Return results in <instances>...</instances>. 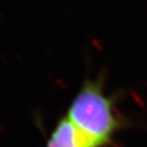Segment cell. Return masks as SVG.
Returning <instances> with one entry per match:
<instances>
[{"label":"cell","mask_w":147,"mask_h":147,"mask_svg":"<svg viewBox=\"0 0 147 147\" xmlns=\"http://www.w3.org/2000/svg\"><path fill=\"white\" fill-rule=\"evenodd\" d=\"M114 104L103 93L101 79H87L69 108L68 119L98 147H105L122 125Z\"/></svg>","instance_id":"1"},{"label":"cell","mask_w":147,"mask_h":147,"mask_svg":"<svg viewBox=\"0 0 147 147\" xmlns=\"http://www.w3.org/2000/svg\"><path fill=\"white\" fill-rule=\"evenodd\" d=\"M46 147H98L78 130L68 117L61 119L52 133Z\"/></svg>","instance_id":"2"}]
</instances>
